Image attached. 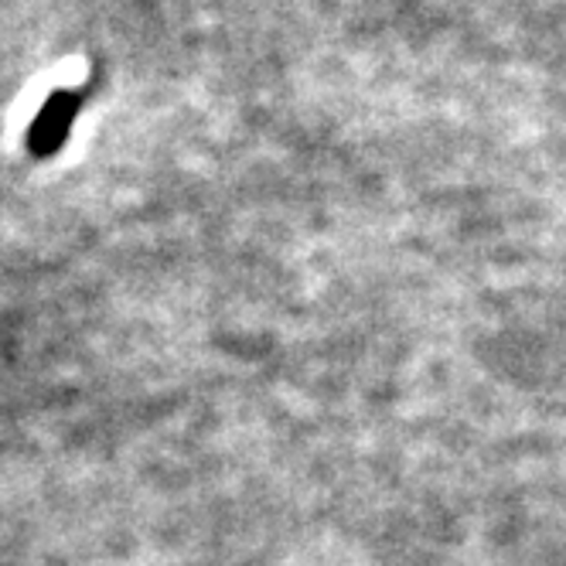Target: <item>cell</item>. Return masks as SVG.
Segmentation results:
<instances>
[{
  "label": "cell",
  "instance_id": "cell-1",
  "mask_svg": "<svg viewBox=\"0 0 566 566\" xmlns=\"http://www.w3.org/2000/svg\"><path fill=\"white\" fill-rule=\"evenodd\" d=\"M72 116H75V103L69 96H52L49 106L38 116V124L28 134V147L34 157H49L65 144V134L72 127Z\"/></svg>",
  "mask_w": 566,
  "mask_h": 566
}]
</instances>
